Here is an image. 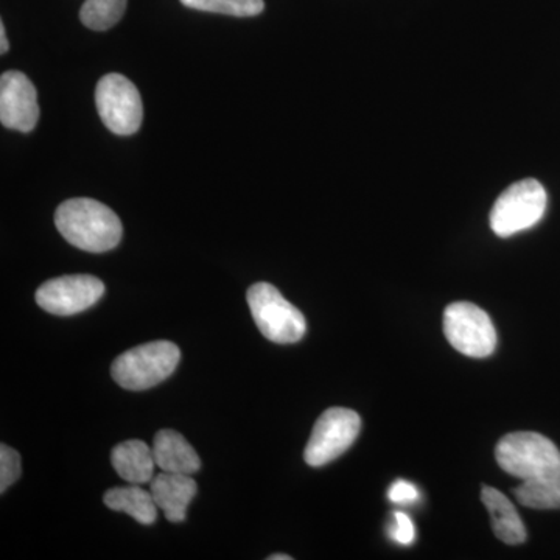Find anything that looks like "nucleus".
I'll return each instance as SVG.
<instances>
[{"instance_id":"nucleus-10","label":"nucleus","mask_w":560,"mask_h":560,"mask_svg":"<svg viewBox=\"0 0 560 560\" xmlns=\"http://www.w3.org/2000/svg\"><path fill=\"white\" fill-rule=\"evenodd\" d=\"M39 119L38 94L31 79L20 70L0 77V121L21 132L35 130Z\"/></svg>"},{"instance_id":"nucleus-18","label":"nucleus","mask_w":560,"mask_h":560,"mask_svg":"<svg viewBox=\"0 0 560 560\" xmlns=\"http://www.w3.org/2000/svg\"><path fill=\"white\" fill-rule=\"evenodd\" d=\"M180 3L187 9L235 18L257 16L265 9L264 0H180Z\"/></svg>"},{"instance_id":"nucleus-9","label":"nucleus","mask_w":560,"mask_h":560,"mask_svg":"<svg viewBox=\"0 0 560 560\" xmlns=\"http://www.w3.org/2000/svg\"><path fill=\"white\" fill-rule=\"evenodd\" d=\"M105 294V283L90 275L61 276L47 280L36 291V304L57 316H72L97 304Z\"/></svg>"},{"instance_id":"nucleus-15","label":"nucleus","mask_w":560,"mask_h":560,"mask_svg":"<svg viewBox=\"0 0 560 560\" xmlns=\"http://www.w3.org/2000/svg\"><path fill=\"white\" fill-rule=\"evenodd\" d=\"M103 501L109 510L125 512L142 525H153L158 521V504L153 493L140 488V485L106 490Z\"/></svg>"},{"instance_id":"nucleus-13","label":"nucleus","mask_w":560,"mask_h":560,"mask_svg":"<svg viewBox=\"0 0 560 560\" xmlns=\"http://www.w3.org/2000/svg\"><path fill=\"white\" fill-rule=\"evenodd\" d=\"M110 463L121 480L140 486L153 480L154 469L158 467L153 447L139 440L116 445L110 453Z\"/></svg>"},{"instance_id":"nucleus-20","label":"nucleus","mask_w":560,"mask_h":560,"mask_svg":"<svg viewBox=\"0 0 560 560\" xmlns=\"http://www.w3.org/2000/svg\"><path fill=\"white\" fill-rule=\"evenodd\" d=\"M394 525L390 528V537L400 545H411L416 539V529L411 518L404 512H394Z\"/></svg>"},{"instance_id":"nucleus-6","label":"nucleus","mask_w":560,"mask_h":560,"mask_svg":"<svg viewBox=\"0 0 560 560\" xmlns=\"http://www.w3.org/2000/svg\"><path fill=\"white\" fill-rule=\"evenodd\" d=\"M448 342L471 359H486L497 348V331L488 313L471 302H453L444 312Z\"/></svg>"},{"instance_id":"nucleus-11","label":"nucleus","mask_w":560,"mask_h":560,"mask_svg":"<svg viewBox=\"0 0 560 560\" xmlns=\"http://www.w3.org/2000/svg\"><path fill=\"white\" fill-rule=\"evenodd\" d=\"M150 490L165 518L180 523L186 521L187 508L197 495L198 486L191 475L161 471L150 481Z\"/></svg>"},{"instance_id":"nucleus-1","label":"nucleus","mask_w":560,"mask_h":560,"mask_svg":"<svg viewBox=\"0 0 560 560\" xmlns=\"http://www.w3.org/2000/svg\"><path fill=\"white\" fill-rule=\"evenodd\" d=\"M55 224L70 245L88 253H106L116 248L124 232L116 212L91 198L61 202L55 212Z\"/></svg>"},{"instance_id":"nucleus-8","label":"nucleus","mask_w":560,"mask_h":560,"mask_svg":"<svg viewBox=\"0 0 560 560\" xmlns=\"http://www.w3.org/2000/svg\"><path fill=\"white\" fill-rule=\"evenodd\" d=\"M361 419L348 408H330L319 416L305 447L304 459L311 467H323L348 452L359 438Z\"/></svg>"},{"instance_id":"nucleus-21","label":"nucleus","mask_w":560,"mask_h":560,"mask_svg":"<svg viewBox=\"0 0 560 560\" xmlns=\"http://www.w3.org/2000/svg\"><path fill=\"white\" fill-rule=\"evenodd\" d=\"M388 499L397 504L416 503L419 500V490L412 482L399 480L390 486Z\"/></svg>"},{"instance_id":"nucleus-23","label":"nucleus","mask_w":560,"mask_h":560,"mask_svg":"<svg viewBox=\"0 0 560 560\" xmlns=\"http://www.w3.org/2000/svg\"><path fill=\"white\" fill-rule=\"evenodd\" d=\"M270 560H291V556L275 555V556H270Z\"/></svg>"},{"instance_id":"nucleus-7","label":"nucleus","mask_w":560,"mask_h":560,"mask_svg":"<svg viewBox=\"0 0 560 560\" xmlns=\"http://www.w3.org/2000/svg\"><path fill=\"white\" fill-rule=\"evenodd\" d=\"M95 103L103 124L114 135H135L142 125V98L127 77L119 73L103 77L95 91Z\"/></svg>"},{"instance_id":"nucleus-4","label":"nucleus","mask_w":560,"mask_h":560,"mask_svg":"<svg viewBox=\"0 0 560 560\" xmlns=\"http://www.w3.org/2000/svg\"><path fill=\"white\" fill-rule=\"evenodd\" d=\"M250 315L267 340L278 345L301 341L307 331V320L300 308L282 296L275 285L259 282L246 293Z\"/></svg>"},{"instance_id":"nucleus-19","label":"nucleus","mask_w":560,"mask_h":560,"mask_svg":"<svg viewBox=\"0 0 560 560\" xmlns=\"http://www.w3.org/2000/svg\"><path fill=\"white\" fill-rule=\"evenodd\" d=\"M20 453L7 444L0 445V492H5L20 478Z\"/></svg>"},{"instance_id":"nucleus-16","label":"nucleus","mask_w":560,"mask_h":560,"mask_svg":"<svg viewBox=\"0 0 560 560\" xmlns=\"http://www.w3.org/2000/svg\"><path fill=\"white\" fill-rule=\"evenodd\" d=\"M515 499L530 510H560V477L525 481L514 490Z\"/></svg>"},{"instance_id":"nucleus-3","label":"nucleus","mask_w":560,"mask_h":560,"mask_svg":"<svg viewBox=\"0 0 560 560\" xmlns=\"http://www.w3.org/2000/svg\"><path fill=\"white\" fill-rule=\"evenodd\" d=\"M179 361L180 350L175 342L151 341L117 357L110 375L124 389L145 390L167 381Z\"/></svg>"},{"instance_id":"nucleus-14","label":"nucleus","mask_w":560,"mask_h":560,"mask_svg":"<svg viewBox=\"0 0 560 560\" xmlns=\"http://www.w3.org/2000/svg\"><path fill=\"white\" fill-rule=\"evenodd\" d=\"M481 500L489 511L490 522L495 536L508 545H521L526 540V528L521 515L506 495L499 489L485 486L481 490Z\"/></svg>"},{"instance_id":"nucleus-2","label":"nucleus","mask_w":560,"mask_h":560,"mask_svg":"<svg viewBox=\"0 0 560 560\" xmlns=\"http://www.w3.org/2000/svg\"><path fill=\"white\" fill-rule=\"evenodd\" d=\"M495 458L501 469L523 482L560 477L559 448L547 436L534 431H517L501 438Z\"/></svg>"},{"instance_id":"nucleus-22","label":"nucleus","mask_w":560,"mask_h":560,"mask_svg":"<svg viewBox=\"0 0 560 560\" xmlns=\"http://www.w3.org/2000/svg\"><path fill=\"white\" fill-rule=\"evenodd\" d=\"M0 51H2V54L9 51V40H7L5 25H3V22H0Z\"/></svg>"},{"instance_id":"nucleus-5","label":"nucleus","mask_w":560,"mask_h":560,"mask_svg":"<svg viewBox=\"0 0 560 560\" xmlns=\"http://www.w3.org/2000/svg\"><path fill=\"white\" fill-rule=\"evenodd\" d=\"M547 205V190L539 180H518L497 198L490 210V228L501 238L512 237L536 226L544 219Z\"/></svg>"},{"instance_id":"nucleus-12","label":"nucleus","mask_w":560,"mask_h":560,"mask_svg":"<svg viewBox=\"0 0 560 560\" xmlns=\"http://www.w3.org/2000/svg\"><path fill=\"white\" fill-rule=\"evenodd\" d=\"M153 453L156 466L162 471L194 477V474L200 470V456L178 431L168 429L158 431L153 441Z\"/></svg>"},{"instance_id":"nucleus-17","label":"nucleus","mask_w":560,"mask_h":560,"mask_svg":"<svg viewBox=\"0 0 560 560\" xmlns=\"http://www.w3.org/2000/svg\"><path fill=\"white\" fill-rule=\"evenodd\" d=\"M128 0H86L80 10V21L88 28L105 32L124 18Z\"/></svg>"}]
</instances>
